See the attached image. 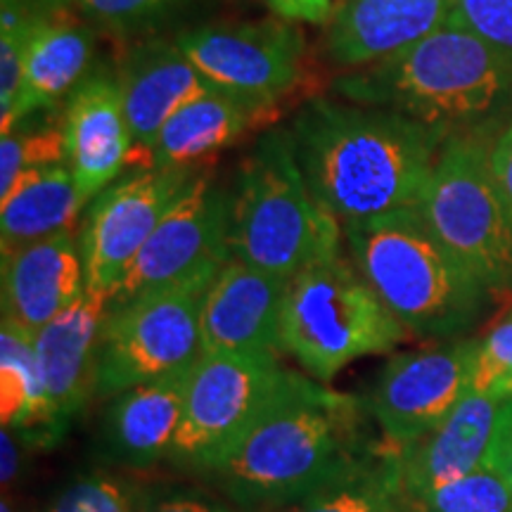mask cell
I'll return each mask as SVG.
<instances>
[{"mask_svg": "<svg viewBox=\"0 0 512 512\" xmlns=\"http://www.w3.org/2000/svg\"><path fill=\"white\" fill-rule=\"evenodd\" d=\"M318 202L344 226L418 207L444 131L406 114L316 98L287 128Z\"/></svg>", "mask_w": 512, "mask_h": 512, "instance_id": "obj_1", "label": "cell"}, {"mask_svg": "<svg viewBox=\"0 0 512 512\" xmlns=\"http://www.w3.org/2000/svg\"><path fill=\"white\" fill-rule=\"evenodd\" d=\"M368 401L306 377L211 475L235 503L283 508L349 477L382 448Z\"/></svg>", "mask_w": 512, "mask_h": 512, "instance_id": "obj_2", "label": "cell"}, {"mask_svg": "<svg viewBox=\"0 0 512 512\" xmlns=\"http://www.w3.org/2000/svg\"><path fill=\"white\" fill-rule=\"evenodd\" d=\"M339 98L453 131L482 124L512 93V62L458 24L335 83Z\"/></svg>", "mask_w": 512, "mask_h": 512, "instance_id": "obj_3", "label": "cell"}, {"mask_svg": "<svg viewBox=\"0 0 512 512\" xmlns=\"http://www.w3.org/2000/svg\"><path fill=\"white\" fill-rule=\"evenodd\" d=\"M354 266L411 335L453 339L491 294L432 233L418 207L344 226Z\"/></svg>", "mask_w": 512, "mask_h": 512, "instance_id": "obj_4", "label": "cell"}, {"mask_svg": "<svg viewBox=\"0 0 512 512\" xmlns=\"http://www.w3.org/2000/svg\"><path fill=\"white\" fill-rule=\"evenodd\" d=\"M228 245L242 264L287 280L342 256V223L313 195L283 128L266 131L242 159Z\"/></svg>", "mask_w": 512, "mask_h": 512, "instance_id": "obj_5", "label": "cell"}, {"mask_svg": "<svg viewBox=\"0 0 512 512\" xmlns=\"http://www.w3.org/2000/svg\"><path fill=\"white\" fill-rule=\"evenodd\" d=\"M280 337L306 375L328 384L358 358L394 351L411 332L354 261L337 256L290 278Z\"/></svg>", "mask_w": 512, "mask_h": 512, "instance_id": "obj_6", "label": "cell"}, {"mask_svg": "<svg viewBox=\"0 0 512 512\" xmlns=\"http://www.w3.org/2000/svg\"><path fill=\"white\" fill-rule=\"evenodd\" d=\"M489 152L477 136L448 138L418 209L441 245L494 302H503L512 299V219L491 176Z\"/></svg>", "mask_w": 512, "mask_h": 512, "instance_id": "obj_7", "label": "cell"}, {"mask_svg": "<svg viewBox=\"0 0 512 512\" xmlns=\"http://www.w3.org/2000/svg\"><path fill=\"white\" fill-rule=\"evenodd\" d=\"M219 271L110 304L100 335L95 399H112L197 366L204 356V294Z\"/></svg>", "mask_w": 512, "mask_h": 512, "instance_id": "obj_8", "label": "cell"}, {"mask_svg": "<svg viewBox=\"0 0 512 512\" xmlns=\"http://www.w3.org/2000/svg\"><path fill=\"white\" fill-rule=\"evenodd\" d=\"M275 356L204 354L192 368L169 460L214 472L271 408L306 382Z\"/></svg>", "mask_w": 512, "mask_h": 512, "instance_id": "obj_9", "label": "cell"}, {"mask_svg": "<svg viewBox=\"0 0 512 512\" xmlns=\"http://www.w3.org/2000/svg\"><path fill=\"white\" fill-rule=\"evenodd\" d=\"M202 171L204 166L126 169L93 197L79 233L88 290L112 302L140 249Z\"/></svg>", "mask_w": 512, "mask_h": 512, "instance_id": "obj_10", "label": "cell"}, {"mask_svg": "<svg viewBox=\"0 0 512 512\" xmlns=\"http://www.w3.org/2000/svg\"><path fill=\"white\" fill-rule=\"evenodd\" d=\"M216 91L275 107L304 72L302 31L287 19L197 24L174 36Z\"/></svg>", "mask_w": 512, "mask_h": 512, "instance_id": "obj_11", "label": "cell"}, {"mask_svg": "<svg viewBox=\"0 0 512 512\" xmlns=\"http://www.w3.org/2000/svg\"><path fill=\"white\" fill-rule=\"evenodd\" d=\"M477 356L479 339H458L389 358L368 399L382 444L399 456L437 430L472 392Z\"/></svg>", "mask_w": 512, "mask_h": 512, "instance_id": "obj_12", "label": "cell"}, {"mask_svg": "<svg viewBox=\"0 0 512 512\" xmlns=\"http://www.w3.org/2000/svg\"><path fill=\"white\" fill-rule=\"evenodd\" d=\"M228 228L230 190H223L214 174L204 169L140 249L110 304L219 271L233 256Z\"/></svg>", "mask_w": 512, "mask_h": 512, "instance_id": "obj_13", "label": "cell"}, {"mask_svg": "<svg viewBox=\"0 0 512 512\" xmlns=\"http://www.w3.org/2000/svg\"><path fill=\"white\" fill-rule=\"evenodd\" d=\"M290 280L230 256L211 280L202 304L204 354H285L280 323Z\"/></svg>", "mask_w": 512, "mask_h": 512, "instance_id": "obj_14", "label": "cell"}, {"mask_svg": "<svg viewBox=\"0 0 512 512\" xmlns=\"http://www.w3.org/2000/svg\"><path fill=\"white\" fill-rule=\"evenodd\" d=\"M114 72L133 138L128 169H145V152L166 121L188 102L214 91V86L197 72L176 38L164 36L133 41Z\"/></svg>", "mask_w": 512, "mask_h": 512, "instance_id": "obj_15", "label": "cell"}, {"mask_svg": "<svg viewBox=\"0 0 512 512\" xmlns=\"http://www.w3.org/2000/svg\"><path fill=\"white\" fill-rule=\"evenodd\" d=\"M67 166L86 200L117 181L133 152L117 72L98 64L62 105Z\"/></svg>", "mask_w": 512, "mask_h": 512, "instance_id": "obj_16", "label": "cell"}, {"mask_svg": "<svg viewBox=\"0 0 512 512\" xmlns=\"http://www.w3.org/2000/svg\"><path fill=\"white\" fill-rule=\"evenodd\" d=\"M107 311L110 297L86 287L72 306L34 335L57 441L88 401L95 399L100 335Z\"/></svg>", "mask_w": 512, "mask_h": 512, "instance_id": "obj_17", "label": "cell"}, {"mask_svg": "<svg viewBox=\"0 0 512 512\" xmlns=\"http://www.w3.org/2000/svg\"><path fill=\"white\" fill-rule=\"evenodd\" d=\"M451 10L453 0H335L323 50L339 67H373L444 27Z\"/></svg>", "mask_w": 512, "mask_h": 512, "instance_id": "obj_18", "label": "cell"}, {"mask_svg": "<svg viewBox=\"0 0 512 512\" xmlns=\"http://www.w3.org/2000/svg\"><path fill=\"white\" fill-rule=\"evenodd\" d=\"M0 280L3 318L36 335L86 290L79 238L64 230L3 254Z\"/></svg>", "mask_w": 512, "mask_h": 512, "instance_id": "obj_19", "label": "cell"}, {"mask_svg": "<svg viewBox=\"0 0 512 512\" xmlns=\"http://www.w3.org/2000/svg\"><path fill=\"white\" fill-rule=\"evenodd\" d=\"M505 401L501 394L472 389L437 430L403 448L399 453L401 477L413 505L434 486L470 475L489 463Z\"/></svg>", "mask_w": 512, "mask_h": 512, "instance_id": "obj_20", "label": "cell"}, {"mask_svg": "<svg viewBox=\"0 0 512 512\" xmlns=\"http://www.w3.org/2000/svg\"><path fill=\"white\" fill-rule=\"evenodd\" d=\"M93 55L95 29L91 24L69 5V0H48L31 29L22 95L10 128L29 114L64 105L93 69Z\"/></svg>", "mask_w": 512, "mask_h": 512, "instance_id": "obj_21", "label": "cell"}, {"mask_svg": "<svg viewBox=\"0 0 512 512\" xmlns=\"http://www.w3.org/2000/svg\"><path fill=\"white\" fill-rule=\"evenodd\" d=\"M190 373L185 370L112 396L102 430L107 458L136 470L169 460L183 420Z\"/></svg>", "mask_w": 512, "mask_h": 512, "instance_id": "obj_22", "label": "cell"}, {"mask_svg": "<svg viewBox=\"0 0 512 512\" xmlns=\"http://www.w3.org/2000/svg\"><path fill=\"white\" fill-rule=\"evenodd\" d=\"M273 107L242 100L238 95L209 91L188 102L166 121L145 152L147 166H202L256 126L271 119Z\"/></svg>", "mask_w": 512, "mask_h": 512, "instance_id": "obj_23", "label": "cell"}, {"mask_svg": "<svg viewBox=\"0 0 512 512\" xmlns=\"http://www.w3.org/2000/svg\"><path fill=\"white\" fill-rule=\"evenodd\" d=\"M67 162L38 166L19 178L0 200V245L3 254L72 230L86 207Z\"/></svg>", "mask_w": 512, "mask_h": 512, "instance_id": "obj_24", "label": "cell"}, {"mask_svg": "<svg viewBox=\"0 0 512 512\" xmlns=\"http://www.w3.org/2000/svg\"><path fill=\"white\" fill-rule=\"evenodd\" d=\"M0 422L34 444L53 446L57 441L36 337L5 318L0 325Z\"/></svg>", "mask_w": 512, "mask_h": 512, "instance_id": "obj_25", "label": "cell"}, {"mask_svg": "<svg viewBox=\"0 0 512 512\" xmlns=\"http://www.w3.org/2000/svg\"><path fill=\"white\" fill-rule=\"evenodd\" d=\"M273 512H420L408 496L396 453L382 444L368 463L349 477L325 486L302 501Z\"/></svg>", "mask_w": 512, "mask_h": 512, "instance_id": "obj_26", "label": "cell"}, {"mask_svg": "<svg viewBox=\"0 0 512 512\" xmlns=\"http://www.w3.org/2000/svg\"><path fill=\"white\" fill-rule=\"evenodd\" d=\"M60 162H67L62 114L46 110L17 121L0 138V200L10 195L24 174Z\"/></svg>", "mask_w": 512, "mask_h": 512, "instance_id": "obj_27", "label": "cell"}, {"mask_svg": "<svg viewBox=\"0 0 512 512\" xmlns=\"http://www.w3.org/2000/svg\"><path fill=\"white\" fill-rule=\"evenodd\" d=\"M195 3L197 0H69L95 31L128 41L157 36Z\"/></svg>", "mask_w": 512, "mask_h": 512, "instance_id": "obj_28", "label": "cell"}, {"mask_svg": "<svg viewBox=\"0 0 512 512\" xmlns=\"http://www.w3.org/2000/svg\"><path fill=\"white\" fill-rule=\"evenodd\" d=\"M48 0H3L0 5V121L8 131L22 95L31 29Z\"/></svg>", "mask_w": 512, "mask_h": 512, "instance_id": "obj_29", "label": "cell"}, {"mask_svg": "<svg viewBox=\"0 0 512 512\" xmlns=\"http://www.w3.org/2000/svg\"><path fill=\"white\" fill-rule=\"evenodd\" d=\"M420 512H512V489L489 465L434 486L415 501Z\"/></svg>", "mask_w": 512, "mask_h": 512, "instance_id": "obj_30", "label": "cell"}, {"mask_svg": "<svg viewBox=\"0 0 512 512\" xmlns=\"http://www.w3.org/2000/svg\"><path fill=\"white\" fill-rule=\"evenodd\" d=\"M448 22L482 38L512 62V0H453Z\"/></svg>", "mask_w": 512, "mask_h": 512, "instance_id": "obj_31", "label": "cell"}, {"mask_svg": "<svg viewBox=\"0 0 512 512\" xmlns=\"http://www.w3.org/2000/svg\"><path fill=\"white\" fill-rule=\"evenodd\" d=\"M46 512H138V505L117 479L95 475L64 486Z\"/></svg>", "mask_w": 512, "mask_h": 512, "instance_id": "obj_32", "label": "cell"}, {"mask_svg": "<svg viewBox=\"0 0 512 512\" xmlns=\"http://www.w3.org/2000/svg\"><path fill=\"white\" fill-rule=\"evenodd\" d=\"M472 389L512 399V313L479 339Z\"/></svg>", "mask_w": 512, "mask_h": 512, "instance_id": "obj_33", "label": "cell"}, {"mask_svg": "<svg viewBox=\"0 0 512 512\" xmlns=\"http://www.w3.org/2000/svg\"><path fill=\"white\" fill-rule=\"evenodd\" d=\"M138 512H230V510L211 496L176 491V494L147 498L145 505H138Z\"/></svg>", "mask_w": 512, "mask_h": 512, "instance_id": "obj_34", "label": "cell"}, {"mask_svg": "<svg viewBox=\"0 0 512 512\" xmlns=\"http://www.w3.org/2000/svg\"><path fill=\"white\" fill-rule=\"evenodd\" d=\"M489 164L496 188L501 192L505 209H508L512 219V121L505 126V131L498 136L496 143L491 145Z\"/></svg>", "mask_w": 512, "mask_h": 512, "instance_id": "obj_35", "label": "cell"}, {"mask_svg": "<svg viewBox=\"0 0 512 512\" xmlns=\"http://www.w3.org/2000/svg\"><path fill=\"white\" fill-rule=\"evenodd\" d=\"M264 3L287 22H309L325 27L335 0H264Z\"/></svg>", "mask_w": 512, "mask_h": 512, "instance_id": "obj_36", "label": "cell"}, {"mask_svg": "<svg viewBox=\"0 0 512 512\" xmlns=\"http://www.w3.org/2000/svg\"><path fill=\"white\" fill-rule=\"evenodd\" d=\"M491 470H496L512 489V399L505 401L501 422H498V432L494 448H491L489 463Z\"/></svg>", "mask_w": 512, "mask_h": 512, "instance_id": "obj_37", "label": "cell"}, {"mask_svg": "<svg viewBox=\"0 0 512 512\" xmlns=\"http://www.w3.org/2000/svg\"><path fill=\"white\" fill-rule=\"evenodd\" d=\"M0 448H3V494H8V489L17 482L19 477V446H17V432L3 427V437H0Z\"/></svg>", "mask_w": 512, "mask_h": 512, "instance_id": "obj_38", "label": "cell"}]
</instances>
